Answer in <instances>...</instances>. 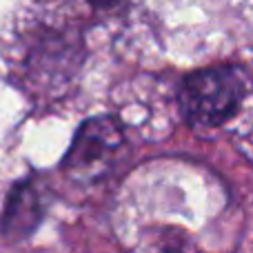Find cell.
Listing matches in <instances>:
<instances>
[{"label":"cell","instance_id":"4","mask_svg":"<svg viewBox=\"0 0 253 253\" xmlns=\"http://www.w3.org/2000/svg\"><path fill=\"white\" fill-rule=\"evenodd\" d=\"M123 0H89V4L91 7H96V9H111V7H116V4H120Z\"/></svg>","mask_w":253,"mask_h":253},{"label":"cell","instance_id":"1","mask_svg":"<svg viewBox=\"0 0 253 253\" xmlns=\"http://www.w3.org/2000/svg\"><path fill=\"white\" fill-rule=\"evenodd\" d=\"M245 100V78L238 67L218 65L189 74L178 91L180 111L193 126H220Z\"/></svg>","mask_w":253,"mask_h":253},{"label":"cell","instance_id":"3","mask_svg":"<svg viewBox=\"0 0 253 253\" xmlns=\"http://www.w3.org/2000/svg\"><path fill=\"white\" fill-rule=\"evenodd\" d=\"M44 218V202L34 180H20L11 187L0 215V236L9 242L27 240Z\"/></svg>","mask_w":253,"mask_h":253},{"label":"cell","instance_id":"2","mask_svg":"<svg viewBox=\"0 0 253 253\" xmlns=\"http://www.w3.org/2000/svg\"><path fill=\"white\" fill-rule=\"evenodd\" d=\"M125 142L123 125L114 116H93L78 126L60 167L78 180H96L114 167Z\"/></svg>","mask_w":253,"mask_h":253}]
</instances>
